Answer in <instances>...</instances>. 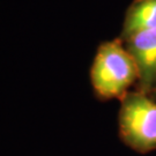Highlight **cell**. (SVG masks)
Segmentation results:
<instances>
[{
    "label": "cell",
    "instance_id": "2",
    "mask_svg": "<svg viewBox=\"0 0 156 156\" xmlns=\"http://www.w3.org/2000/svg\"><path fill=\"white\" fill-rule=\"evenodd\" d=\"M119 136L134 151L146 154L156 149V100L138 90L120 100Z\"/></svg>",
    "mask_w": 156,
    "mask_h": 156
},
{
    "label": "cell",
    "instance_id": "5",
    "mask_svg": "<svg viewBox=\"0 0 156 156\" xmlns=\"http://www.w3.org/2000/svg\"><path fill=\"white\" fill-rule=\"evenodd\" d=\"M153 98H155L156 100V86H155V88H154V90H153V93H151V95Z\"/></svg>",
    "mask_w": 156,
    "mask_h": 156
},
{
    "label": "cell",
    "instance_id": "1",
    "mask_svg": "<svg viewBox=\"0 0 156 156\" xmlns=\"http://www.w3.org/2000/svg\"><path fill=\"white\" fill-rule=\"evenodd\" d=\"M138 79V67L123 39L103 42L97 48L90 67V82L98 100H122Z\"/></svg>",
    "mask_w": 156,
    "mask_h": 156
},
{
    "label": "cell",
    "instance_id": "3",
    "mask_svg": "<svg viewBox=\"0 0 156 156\" xmlns=\"http://www.w3.org/2000/svg\"><path fill=\"white\" fill-rule=\"evenodd\" d=\"M123 42L138 67L136 90L151 96L156 86V29L136 31Z\"/></svg>",
    "mask_w": 156,
    "mask_h": 156
},
{
    "label": "cell",
    "instance_id": "4",
    "mask_svg": "<svg viewBox=\"0 0 156 156\" xmlns=\"http://www.w3.org/2000/svg\"><path fill=\"white\" fill-rule=\"evenodd\" d=\"M151 29H156V0H134L125 14L120 38Z\"/></svg>",
    "mask_w": 156,
    "mask_h": 156
}]
</instances>
